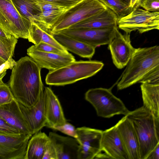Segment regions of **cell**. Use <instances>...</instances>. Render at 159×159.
<instances>
[{"mask_svg":"<svg viewBox=\"0 0 159 159\" xmlns=\"http://www.w3.org/2000/svg\"><path fill=\"white\" fill-rule=\"evenodd\" d=\"M68 9L43 11L36 23L49 32L60 16Z\"/></svg>","mask_w":159,"mask_h":159,"instance_id":"cell-26","label":"cell"},{"mask_svg":"<svg viewBox=\"0 0 159 159\" xmlns=\"http://www.w3.org/2000/svg\"><path fill=\"white\" fill-rule=\"evenodd\" d=\"M0 134L18 135L22 134L18 129L10 125L0 117Z\"/></svg>","mask_w":159,"mask_h":159,"instance_id":"cell-32","label":"cell"},{"mask_svg":"<svg viewBox=\"0 0 159 159\" xmlns=\"http://www.w3.org/2000/svg\"><path fill=\"white\" fill-rule=\"evenodd\" d=\"M140 88L143 106L159 119V83H142Z\"/></svg>","mask_w":159,"mask_h":159,"instance_id":"cell-21","label":"cell"},{"mask_svg":"<svg viewBox=\"0 0 159 159\" xmlns=\"http://www.w3.org/2000/svg\"><path fill=\"white\" fill-rule=\"evenodd\" d=\"M79 144L77 159H93L99 153L102 131L86 127L76 128Z\"/></svg>","mask_w":159,"mask_h":159,"instance_id":"cell-11","label":"cell"},{"mask_svg":"<svg viewBox=\"0 0 159 159\" xmlns=\"http://www.w3.org/2000/svg\"><path fill=\"white\" fill-rule=\"evenodd\" d=\"M41 69L29 56L21 57L12 68L8 86L15 99L25 107L34 105L43 92Z\"/></svg>","mask_w":159,"mask_h":159,"instance_id":"cell-1","label":"cell"},{"mask_svg":"<svg viewBox=\"0 0 159 159\" xmlns=\"http://www.w3.org/2000/svg\"><path fill=\"white\" fill-rule=\"evenodd\" d=\"M118 19L116 15L107 7L104 10L76 24L68 29H101L117 27Z\"/></svg>","mask_w":159,"mask_h":159,"instance_id":"cell-17","label":"cell"},{"mask_svg":"<svg viewBox=\"0 0 159 159\" xmlns=\"http://www.w3.org/2000/svg\"><path fill=\"white\" fill-rule=\"evenodd\" d=\"M43 93L46 119L45 126L52 129L55 126L63 125L67 121L57 97L48 87H45Z\"/></svg>","mask_w":159,"mask_h":159,"instance_id":"cell-16","label":"cell"},{"mask_svg":"<svg viewBox=\"0 0 159 159\" xmlns=\"http://www.w3.org/2000/svg\"><path fill=\"white\" fill-rule=\"evenodd\" d=\"M37 1L39 4L41 8L42 11H50L67 9L55 5L48 2L43 1Z\"/></svg>","mask_w":159,"mask_h":159,"instance_id":"cell-37","label":"cell"},{"mask_svg":"<svg viewBox=\"0 0 159 159\" xmlns=\"http://www.w3.org/2000/svg\"><path fill=\"white\" fill-rule=\"evenodd\" d=\"M146 159H159V143L149 153Z\"/></svg>","mask_w":159,"mask_h":159,"instance_id":"cell-39","label":"cell"},{"mask_svg":"<svg viewBox=\"0 0 159 159\" xmlns=\"http://www.w3.org/2000/svg\"><path fill=\"white\" fill-rule=\"evenodd\" d=\"M5 62V61L0 58V66Z\"/></svg>","mask_w":159,"mask_h":159,"instance_id":"cell-43","label":"cell"},{"mask_svg":"<svg viewBox=\"0 0 159 159\" xmlns=\"http://www.w3.org/2000/svg\"><path fill=\"white\" fill-rule=\"evenodd\" d=\"M106 8L98 0H82L63 13L49 32L52 34L67 29Z\"/></svg>","mask_w":159,"mask_h":159,"instance_id":"cell-6","label":"cell"},{"mask_svg":"<svg viewBox=\"0 0 159 159\" xmlns=\"http://www.w3.org/2000/svg\"><path fill=\"white\" fill-rule=\"evenodd\" d=\"M112 11L118 19L129 13V6L121 0H98Z\"/></svg>","mask_w":159,"mask_h":159,"instance_id":"cell-28","label":"cell"},{"mask_svg":"<svg viewBox=\"0 0 159 159\" xmlns=\"http://www.w3.org/2000/svg\"><path fill=\"white\" fill-rule=\"evenodd\" d=\"M52 129L58 130L76 139L77 138L76 129L72 125L67 122L63 125L55 126Z\"/></svg>","mask_w":159,"mask_h":159,"instance_id":"cell-31","label":"cell"},{"mask_svg":"<svg viewBox=\"0 0 159 159\" xmlns=\"http://www.w3.org/2000/svg\"><path fill=\"white\" fill-rule=\"evenodd\" d=\"M101 61H75L57 69L49 71L45 78L48 84L64 86L88 78L97 74L104 66Z\"/></svg>","mask_w":159,"mask_h":159,"instance_id":"cell-4","label":"cell"},{"mask_svg":"<svg viewBox=\"0 0 159 159\" xmlns=\"http://www.w3.org/2000/svg\"><path fill=\"white\" fill-rule=\"evenodd\" d=\"M57 159L55 149L50 140L45 149L43 158V159Z\"/></svg>","mask_w":159,"mask_h":159,"instance_id":"cell-36","label":"cell"},{"mask_svg":"<svg viewBox=\"0 0 159 159\" xmlns=\"http://www.w3.org/2000/svg\"><path fill=\"white\" fill-rule=\"evenodd\" d=\"M85 100L95 109L97 115L109 118L118 115H127L130 111L123 102L115 96L110 89L92 88L85 94Z\"/></svg>","mask_w":159,"mask_h":159,"instance_id":"cell-5","label":"cell"},{"mask_svg":"<svg viewBox=\"0 0 159 159\" xmlns=\"http://www.w3.org/2000/svg\"><path fill=\"white\" fill-rule=\"evenodd\" d=\"M140 7L151 12H159V0H142Z\"/></svg>","mask_w":159,"mask_h":159,"instance_id":"cell-34","label":"cell"},{"mask_svg":"<svg viewBox=\"0 0 159 159\" xmlns=\"http://www.w3.org/2000/svg\"><path fill=\"white\" fill-rule=\"evenodd\" d=\"M25 152L12 151L0 146V159H24Z\"/></svg>","mask_w":159,"mask_h":159,"instance_id":"cell-30","label":"cell"},{"mask_svg":"<svg viewBox=\"0 0 159 159\" xmlns=\"http://www.w3.org/2000/svg\"><path fill=\"white\" fill-rule=\"evenodd\" d=\"M33 135L28 141L24 159H43L49 137L39 131Z\"/></svg>","mask_w":159,"mask_h":159,"instance_id":"cell-22","label":"cell"},{"mask_svg":"<svg viewBox=\"0 0 159 159\" xmlns=\"http://www.w3.org/2000/svg\"><path fill=\"white\" fill-rule=\"evenodd\" d=\"M16 63L12 57L9 58L7 61L0 66V74L8 69H12Z\"/></svg>","mask_w":159,"mask_h":159,"instance_id":"cell-38","label":"cell"},{"mask_svg":"<svg viewBox=\"0 0 159 159\" xmlns=\"http://www.w3.org/2000/svg\"><path fill=\"white\" fill-rule=\"evenodd\" d=\"M118 28L130 34L137 31L140 34L159 29V12H151L139 7L118 19Z\"/></svg>","mask_w":159,"mask_h":159,"instance_id":"cell-8","label":"cell"},{"mask_svg":"<svg viewBox=\"0 0 159 159\" xmlns=\"http://www.w3.org/2000/svg\"><path fill=\"white\" fill-rule=\"evenodd\" d=\"M130 34H121L118 30L108 44L113 62L118 69L125 66L133 54L135 48L131 43Z\"/></svg>","mask_w":159,"mask_h":159,"instance_id":"cell-12","label":"cell"},{"mask_svg":"<svg viewBox=\"0 0 159 159\" xmlns=\"http://www.w3.org/2000/svg\"><path fill=\"white\" fill-rule=\"evenodd\" d=\"M31 23L20 15L11 0H0V25L11 35L28 39Z\"/></svg>","mask_w":159,"mask_h":159,"instance_id":"cell-7","label":"cell"},{"mask_svg":"<svg viewBox=\"0 0 159 159\" xmlns=\"http://www.w3.org/2000/svg\"><path fill=\"white\" fill-rule=\"evenodd\" d=\"M32 135L0 134V146L12 151L26 152L28 141Z\"/></svg>","mask_w":159,"mask_h":159,"instance_id":"cell-25","label":"cell"},{"mask_svg":"<svg viewBox=\"0 0 159 159\" xmlns=\"http://www.w3.org/2000/svg\"><path fill=\"white\" fill-rule=\"evenodd\" d=\"M15 98L10 88L2 80L0 81V106L8 103Z\"/></svg>","mask_w":159,"mask_h":159,"instance_id":"cell-29","label":"cell"},{"mask_svg":"<svg viewBox=\"0 0 159 159\" xmlns=\"http://www.w3.org/2000/svg\"><path fill=\"white\" fill-rule=\"evenodd\" d=\"M129 159L116 126L103 131L100 151L94 159Z\"/></svg>","mask_w":159,"mask_h":159,"instance_id":"cell-9","label":"cell"},{"mask_svg":"<svg viewBox=\"0 0 159 159\" xmlns=\"http://www.w3.org/2000/svg\"><path fill=\"white\" fill-rule=\"evenodd\" d=\"M117 27L88 29H67L59 32L96 48L108 44L115 35Z\"/></svg>","mask_w":159,"mask_h":159,"instance_id":"cell-10","label":"cell"},{"mask_svg":"<svg viewBox=\"0 0 159 159\" xmlns=\"http://www.w3.org/2000/svg\"><path fill=\"white\" fill-rule=\"evenodd\" d=\"M159 69V46L135 48L117 85L122 90L140 82L148 75Z\"/></svg>","mask_w":159,"mask_h":159,"instance_id":"cell-2","label":"cell"},{"mask_svg":"<svg viewBox=\"0 0 159 159\" xmlns=\"http://www.w3.org/2000/svg\"><path fill=\"white\" fill-rule=\"evenodd\" d=\"M32 47L37 50L48 52L58 54H67L68 52H66L50 44L41 42L37 45H33Z\"/></svg>","mask_w":159,"mask_h":159,"instance_id":"cell-33","label":"cell"},{"mask_svg":"<svg viewBox=\"0 0 159 159\" xmlns=\"http://www.w3.org/2000/svg\"><path fill=\"white\" fill-rule=\"evenodd\" d=\"M27 54L42 69L54 70L75 61L71 54H58L37 50L32 46L27 49Z\"/></svg>","mask_w":159,"mask_h":159,"instance_id":"cell-13","label":"cell"},{"mask_svg":"<svg viewBox=\"0 0 159 159\" xmlns=\"http://www.w3.org/2000/svg\"><path fill=\"white\" fill-rule=\"evenodd\" d=\"M51 34L67 51L81 57L90 59L95 53L96 48L86 43L60 32Z\"/></svg>","mask_w":159,"mask_h":159,"instance_id":"cell-20","label":"cell"},{"mask_svg":"<svg viewBox=\"0 0 159 159\" xmlns=\"http://www.w3.org/2000/svg\"><path fill=\"white\" fill-rule=\"evenodd\" d=\"M24 118L32 135L46 126L45 99L43 92L38 102L31 107L19 103Z\"/></svg>","mask_w":159,"mask_h":159,"instance_id":"cell-14","label":"cell"},{"mask_svg":"<svg viewBox=\"0 0 159 159\" xmlns=\"http://www.w3.org/2000/svg\"><path fill=\"white\" fill-rule=\"evenodd\" d=\"M142 0H131L129 6V13L133 10L140 7V5Z\"/></svg>","mask_w":159,"mask_h":159,"instance_id":"cell-40","label":"cell"},{"mask_svg":"<svg viewBox=\"0 0 159 159\" xmlns=\"http://www.w3.org/2000/svg\"><path fill=\"white\" fill-rule=\"evenodd\" d=\"M48 2L66 9L70 8L82 0H36Z\"/></svg>","mask_w":159,"mask_h":159,"instance_id":"cell-35","label":"cell"},{"mask_svg":"<svg viewBox=\"0 0 159 159\" xmlns=\"http://www.w3.org/2000/svg\"><path fill=\"white\" fill-rule=\"evenodd\" d=\"M123 2L126 3L127 5L128 6H129L131 0H121Z\"/></svg>","mask_w":159,"mask_h":159,"instance_id":"cell-42","label":"cell"},{"mask_svg":"<svg viewBox=\"0 0 159 159\" xmlns=\"http://www.w3.org/2000/svg\"><path fill=\"white\" fill-rule=\"evenodd\" d=\"M131 121L139 141L140 159H146L159 143V119L143 106L126 115Z\"/></svg>","mask_w":159,"mask_h":159,"instance_id":"cell-3","label":"cell"},{"mask_svg":"<svg viewBox=\"0 0 159 159\" xmlns=\"http://www.w3.org/2000/svg\"><path fill=\"white\" fill-rule=\"evenodd\" d=\"M48 137L56 152L57 159H77L79 144L77 140L50 132Z\"/></svg>","mask_w":159,"mask_h":159,"instance_id":"cell-19","label":"cell"},{"mask_svg":"<svg viewBox=\"0 0 159 159\" xmlns=\"http://www.w3.org/2000/svg\"><path fill=\"white\" fill-rule=\"evenodd\" d=\"M0 117L18 129L21 134L32 135L23 117L19 103L15 98L10 102L0 106Z\"/></svg>","mask_w":159,"mask_h":159,"instance_id":"cell-18","label":"cell"},{"mask_svg":"<svg viewBox=\"0 0 159 159\" xmlns=\"http://www.w3.org/2000/svg\"><path fill=\"white\" fill-rule=\"evenodd\" d=\"M28 39L29 42L37 45L41 42L51 45L66 52H68L54 38L49 32L37 23L33 22L31 26Z\"/></svg>","mask_w":159,"mask_h":159,"instance_id":"cell-23","label":"cell"},{"mask_svg":"<svg viewBox=\"0 0 159 159\" xmlns=\"http://www.w3.org/2000/svg\"><path fill=\"white\" fill-rule=\"evenodd\" d=\"M0 36L5 38H10L13 36L5 31L0 25Z\"/></svg>","mask_w":159,"mask_h":159,"instance_id":"cell-41","label":"cell"},{"mask_svg":"<svg viewBox=\"0 0 159 159\" xmlns=\"http://www.w3.org/2000/svg\"><path fill=\"white\" fill-rule=\"evenodd\" d=\"M17 41L13 36L10 38L0 36V58L5 62L12 57Z\"/></svg>","mask_w":159,"mask_h":159,"instance_id":"cell-27","label":"cell"},{"mask_svg":"<svg viewBox=\"0 0 159 159\" xmlns=\"http://www.w3.org/2000/svg\"><path fill=\"white\" fill-rule=\"evenodd\" d=\"M23 17L31 23L36 22L42 11L36 0H11Z\"/></svg>","mask_w":159,"mask_h":159,"instance_id":"cell-24","label":"cell"},{"mask_svg":"<svg viewBox=\"0 0 159 159\" xmlns=\"http://www.w3.org/2000/svg\"><path fill=\"white\" fill-rule=\"evenodd\" d=\"M115 125L126 149L129 159H140L139 141L131 121L125 116Z\"/></svg>","mask_w":159,"mask_h":159,"instance_id":"cell-15","label":"cell"}]
</instances>
